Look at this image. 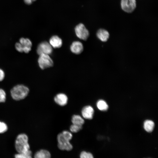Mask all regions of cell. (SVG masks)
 <instances>
[{
	"instance_id": "e0dca14e",
	"label": "cell",
	"mask_w": 158,
	"mask_h": 158,
	"mask_svg": "<svg viewBox=\"0 0 158 158\" xmlns=\"http://www.w3.org/2000/svg\"><path fill=\"white\" fill-rule=\"evenodd\" d=\"M32 152L29 150L28 151L21 153H18L15 155L16 158H31L32 157Z\"/></svg>"
},
{
	"instance_id": "ba28073f",
	"label": "cell",
	"mask_w": 158,
	"mask_h": 158,
	"mask_svg": "<svg viewBox=\"0 0 158 158\" xmlns=\"http://www.w3.org/2000/svg\"><path fill=\"white\" fill-rule=\"evenodd\" d=\"M94 113V110L93 108L91 106L89 105L84 107L81 110V114L83 117L86 119H92Z\"/></svg>"
},
{
	"instance_id": "9a60e30c",
	"label": "cell",
	"mask_w": 158,
	"mask_h": 158,
	"mask_svg": "<svg viewBox=\"0 0 158 158\" xmlns=\"http://www.w3.org/2000/svg\"><path fill=\"white\" fill-rule=\"evenodd\" d=\"M154 124L153 121L150 120L145 121L144 123V128L145 130L147 132H152L154 128Z\"/></svg>"
},
{
	"instance_id": "ffe728a7",
	"label": "cell",
	"mask_w": 158,
	"mask_h": 158,
	"mask_svg": "<svg viewBox=\"0 0 158 158\" xmlns=\"http://www.w3.org/2000/svg\"><path fill=\"white\" fill-rule=\"evenodd\" d=\"M80 157L81 158H93L92 154L90 152L83 151L80 153Z\"/></svg>"
},
{
	"instance_id": "603a6c76",
	"label": "cell",
	"mask_w": 158,
	"mask_h": 158,
	"mask_svg": "<svg viewBox=\"0 0 158 158\" xmlns=\"http://www.w3.org/2000/svg\"><path fill=\"white\" fill-rule=\"evenodd\" d=\"M5 77V73L4 71L0 68V81H2Z\"/></svg>"
},
{
	"instance_id": "d6986e66",
	"label": "cell",
	"mask_w": 158,
	"mask_h": 158,
	"mask_svg": "<svg viewBox=\"0 0 158 158\" xmlns=\"http://www.w3.org/2000/svg\"><path fill=\"white\" fill-rule=\"evenodd\" d=\"M82 128V126L73 124L70 128V130L72 132L76 133L78 132Z\"/></svg>"
},
{
	"instance_id": "7c38bea8",
	"label": "cell",
	"mask_w": 158,
	"mask_h": 158,
	"mask_svg": "<svg viewBox=\"0 0 158 158\" xmlns=\"http://www.w3.org/2000/svg\"><path fill=\"white\" fill-rule=\"evenodd\" d=\"M97 37L101 41L106 42L109 37V33L108 31L104 29H100L97 31Z\"/></svg>"
},
{
	"instance_id": "3957f363",
	"label": "cell",
	"mask_w": 158,
	"mask_h": 158,
	"mask_svg": "<svg viewBox=\"0 0 158 158\" xmlns=\"http://www.w3.org/2000/svg\"><path fill=\"white\" fill-rule=\"evenodd\" d=\"M32 46V43L30 40L23 37L20 38L19 42L16 43L15 45V48L17 51L27 53L31 50Z\"/></svg>"
},
{
	"instance_id": "7a4b0ae2",
	"label": "cell",
	"mask_w": 158,
	"mask_h": 158,
	"mask_svg": "<svg viewBox=\"0 0 158 158\" xmlns=\"http://www.w3.org/2000/svg\"><path fill=\"white\" fill-rule=\"evenodd\" d=\"M29 91L28 88L22 85H18L13 87L11 90L12 98L16 100H20L25 98Z\"/></svg>"
},
{
	"instance_id": "30bf717a",
	"label": "cell",
	"mask_w": 158,
	"mask_h": 158,
	"mask_svg": "<svg viewBox=\"0 0 158 158\" xmlns=\"http://www.w3.org/2000/svg\"><path fill=\"white\" fill-rule=\"evenodd\" d=\"M83 47L82 44L80 42H73L70 46V50L71 52L75 54H80L83 51Z\"/></svg>"
},
{
	"instance_id": "d4e9b609",
	"label": "cell",
	"mask_w": 158,
	"mask_h": 158,
	"mask_svg": "<svg viewBox=\"0 0 158 158\" xmlns=\"http://www.w3.org/2000/svg\"><path fill=\"white\" fill-rule=\"evenodd\" d=\"M32 0V1L33 2V1H35L36 0Z\"/></svg>"
},
{
	"instance_id": "8fae6325",
	"label": "cell",
	"mask_w": 158,
	"mask_h": 158,
	"mask_svg": "<svg viewBox=\"0 0 158 158\" xmlns=\"http://www.w3.org/2000/svg\"><path fill=\"white\" fill-rule=\"evenodd\" d=\"M49 43L53 48H59L62 45V41L61 39L58 36L54 35L50 39Z\"/></svg>"
},
{
	"instance_id": "44dd1931",
	"label": "cell",
	"mask_w": 158,
	"mask_h": 158,
	"mask_svg": "<svg viewBox=\"0 0 158 158\" xmlns=\"http://www.w3.org/2000/svg\"><path fill=\"white\" fill-rule=\"evenodd\" d=\"M8 129L6 124L4 122L0 121V133H3L6 132Z\"/></svg>"
},
{
	"instance_id": "5bb4252c",
	"label": "cell",
	"mask_w": 158,
	"mask_h": 158,
	"mask_svg": "<svg viewBox=\"0 0 158 158\" xmlns=\"http://www.w3.org/2000/svg\"><path fill=\"white\" fill-rule=\"evenodd\" d=\"M71 121L73 124L82 126L84 123V119L80 115H74L71 119Z\"/></svg>"
},
{
	"instance_id": "6da1fadb",
	"label": "cell",
	"mask_w": 158,
	"mask_h": 158,
	"mask_svg": "<svg viewBox=\"0 0 158 158\" xmlns=\"http://www.w3.org/2000/svg\"><path fill=\"white\" fill-rule=\"evenodd\" d=\"M28 137L24 133L19 134L15 141L16 149L18 153L26 152L30 150V146L28 143Z\"/></svg>"
},
{
	"instance_id": "4fadbf2b",
	"label": "cell",
	"mask_w": 158,
	"mask_h": 158,
	"mask_svg": "<svg viewBox=\"0 0 158 158\" xmlns=\"http://www.w3.org/2000/svg\"><path fill=\"white\" fill-rule=\"evenodd\" d=\"M51 156V154L48 151L42 149L35 153L34 157L35 158H49Z\"/></svg>"
},
{
	"instance_id": "52a82bcc",
	"label": "cell",
	"mask_w": 158,
	"mask_h": 158,
	"mask_svg": "<svg viewBox=\"0 0 158 158\" xmlns=\"http://www.w3.org/2000/svg\"><path fill=\"white\" fill-rule=\"evenodd\" d=\"M52 47L47 42L44 41L40 43L38 46L37 52L40 55L41 54H50L52 52Z\"/></svg>"
},
{
	"instance_id": "8992f818",
	"label": "cell",
	"mask_w": 158,
	"mask_h": 158,
	"mask_svg": "<svg viewBox=\"0 0 158 158\" xmlns=\"http://www.w3.org/2000/svg\"><path fill=\"white\" fill-rule=\"evenodd\" d=\"M121 7L122 9L127 13H131L135 9L136 0H121Z\"/></svg>"
},
{
	"instance_id": "5b68a950",
	"label": "cell",
	"mask_w": 158,
	"mask_h": 158,
	"mask_svg": "<svg viewBox=\"0 0 158 158\" xmlns=\"http://www.w3.org/2000/svg\"><path fill=\"white\" fill-rule=\"evenodd\" d=\"M75 31L77 36L80 39L86 40L89 36L88 30L82 23H80L76 25Z\"/></svg>"
},
{
	"instance_id": "ac0fdd59",
	"label": "cell",
	"mask_w": 158,
	"mask_h": 158,
	"mask_svg": "<svg viewBox=\"0 0 158 158\" xmlns=\"http://www.w3.org/2000/svg\"><path fill=\"white\" fill-rule=\"evenodd\" d=\"M58 148L61 150H71L73 149V146L70 142L63 145L57 144Z\"/></svg>"
},
{
	"instance_id": "7402d4cb",
	"label": "cell",
	"mask_w": 158,
	"mask_h": 158,
	"mask_svg": "<svg viewBox=\"0 0 158 158\" xmlns=\"http://www.w3.org/2000/svg\"><path fill=\"white\" fill-rule=\"evenodd\" d=\"M6 96V93L5 91L0 88V102H4L5 101Z\"/></svg>"
},
{
	"instance_id": "cb8c5ba5",
	"label": "cell",
	"mask_w": 158,
	"mask_h": 158,
	"mask_svg": "<svg viewBox=\"0 0 158 158\" xmlns=\"http://www.w3.org/2000/svg\"><path fill=\"white\" fill-rule=\"evenodd\" d=\"M25 3L28 5L31 4L33 1L31 0H24Z\"/></svg>"
},
{
	"instance_id": "2e32d148",
	"label": "cell",
	"mask_w": 158,
	"mask_h": 158,
	"mask_svg": "<svg viewBox=\"0 0 158 158\" xmlns=\"http://www.w3.org/2000/svg\"><path fill=\"white\" fill-rule=\"evenodd\" d=\"M97 108L101 111H106L108 108L106 102L103 100H99L97 102Z\"/></svg>"
},
{
	"instance_id": "9c48e42d",
	"label": "cell",
	"mask_w": 158,
	"mask_h": 158,
	"mask_svg": "<svg viewBox=\"0 0 158 158\" xmlns=\"http://www.w3.org/2000/svg\"><path fill=\"white\" fill-rule=\"evenodd\" d=\"M54 100L57 104L60 106H63L67 104L68 98L65 94L60 93L57 94L54 97Z\"/></svg>"
},
{
	"instance_id": "277c9868",
	"label": "cell",
	"mask_w": 158,
	"mask_h": 158,
	"mask_svg": "<svg viewBox=\"0 0 158 158\" xmlns=\"http://www.w3.org/2000/svg\"><path fill=\"white\" fill-rule=\"evenodd\" d=\"M39 55L38 62L41 69H44L53 66V61L49 55L41 54Z\"/></svg>"
}]
</instances>
